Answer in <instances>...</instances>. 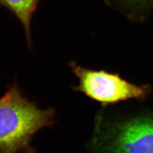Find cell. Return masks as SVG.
I'll return each instance as SVG.
<instances>
[{"label":"cell","mask_w":153,"mask_h":153,"mask_svg":"<svg viewBox=\"0 0 153 153\" xmlns=\"http://www.w3.org/2000/svg\"><path fill=\"white\" fill-rule=\"evenodd\" d=\"M55 114L29 101L14 82L0 98V153H34L32 138L54 123Z\"/></svg>","instance_id":"obj_1"},{"label":"cell","mask_w":153,"mask_h":153,"mask_svg":"<svg viewBox=\"0 0 153 153\" xmlns=\"http://www.w3.org/2000/svg\"><path fill=\"white\" fill-rule=\"evenodd\" d=\"M93 149L95 153H153V117H136L102 127Z\"/></svg>","instance_id":"obj_2"},{"label":"cell","mask_w":153,"mask_h":153,"mask_svg":"<svg viewBox=\"0 0 153 153\" xmlns=\"http://www.w3.org/2000/svg\"><path fill=\"white\" fill-rule=\"evenodd\" d=\"M69 66L79 79V85L73 89L103 105L142 98L148 93L149 88L147 85L131 84L118 74L86 68L74 61H71Z\"/></svg>","instance_id":"obj_3"},{"label":"cell","mask_w":153,"mask_h":153,"mask_svg":"<svg viewBox=\"0 0 153 153\" xmlns=\"http://www.w3.org/2000/svg\"><path fill=\"white\" fill-rule=\"evenodd\" d=\"M40 1L41 0H0V5L6 8L22 24L30 49L32 47V19Z\"/></svg>","instance_id":"obj_4"},{"label":"cell","mask_w":153,"mask_h":153,"mask_svg":"<svg viewBox=\"0 0 153 153\" xmlns=\"http://www.w3.org/2000/svg\"><path fill=\"white\" fill-rule=\"evenodd\" d=\"M107 4L117 7H123V8L128 10H138L153 4V0H105Z\"/></svg>","instance_id":"obj_5"}]
</instances>
